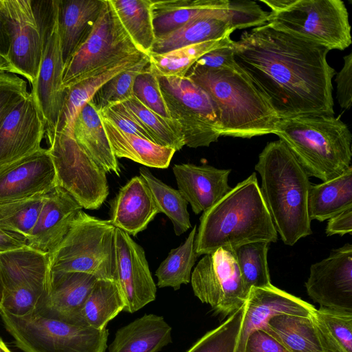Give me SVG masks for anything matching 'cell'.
Returning <instances> with one entry per match:
<instances>
[{
    "instance_id": "cell-7",
    "label": "cell",
    "mask_w": 352,
    "mask_h": 352,
    "mask_svg": "<svg viewBox=\"0 0 352 352\" xmlns=\"http://www.w3.org/2000/svg\"><path fill=\"white\" fill-rule=\"evenodd\" d=\"M116 228L78 212L62 241L48 255L51 272H80L116 280Z\"/></svg>"
},
{
    "instance_id": "cell-8",
    "label": "cell",
    "mask_w": 352,
    "mask_h": 352,
    "mask_svg": "<svg viewBox=\"0 0 352 352\" xmlns=\"http://www.w3.org/2000/svg\"><path fill=\"white\" fill-rule=\"evenodd\" d=\"M4 326L24 352H105L109 331L34 312L18 317L0 309Z\"/></svg>"
},
{
    "instance_id": "cell-57",
    "label": "cell",
    "mask_w": 352,
    "mask_h": 352,
    "mask_svg": "<svg viewBox=\"0 0 352 352\" xmlns=\"http://www.w3.org/2000/svg\"><path fill=\"white\" fill-rule=\"evenodd\" d=\"M0 352H12L0 338Z\"/></svg>"
},
{
    "instance_id": "cell-46",
    "label": "cell",
    "mask_w": 352,
    "mask_h": 352,
    "mask_svg": "<svg viewBox=\"0 0 352 352\" xmlns=\"http://www.w3.org/2000/svg\"><path fill=\"white\" fill-rule=\"evenodd\" d=\"M270 12L253 1H229L227 19L232 29L259 27L267 23Z\"/></svg>"
},
{
    "instance_id": "cell-45",
    "label": "cell",
    "mask_w": 352,
    "mask_h": 352,
    "mask_svg": "<svg viewBox=\"0 0 352 352\" xmlns=\"http://www.w3.org/2000/svg\"><path fill=\"white\" fill-rule=\"evenodd\" d=\"M133 96L158 115L171 118L163 97L157 76L148 66L135 78Z\"/></svg>"
},
{
    "instance_id": "cell-39",
    "label": "cell",
    "mask_w": 352,
    "mask_h": 352,
    "mask_svg": "<svg viewBox=\"0 0 352 352\" xmlns=\"http://www.w3.org/2000/svg\"><path fill=\"white\" fill-rule=\"evenodd\" d=\"M160 212L171 221L175 234L180 236L191 228L188 202L179 190L174 189L155 177L147 168H140Z\"/></svg>"
},
{
    "instance_id": "cell-49",
    "label": "cell",
    "mask_w": 352,
    "mask_h": 352,
    "mask_svg": "<svg viewBox=\"0 0 352 352\" xmlns=\"http://www.w3.org/2000/svg\"><path fill=\"white\" fill-rule=\"evenodd\" d=\"M234 41L232 44L214 49L199 58L193 67L205 69H219L236 65Z\"/></svg>"
},
{
    "instance_id": "cell-18",
    "label": "cell",
    "mask_w": 352,
    "mask_h": 352,
    "mask_svg": "<svg viewBox=\"0 0 352 352\" xmlns=\"http://www.w3.org/2000/svg\"><path fill=\"white\" fill-rule=\"evenodd\" d=\"M48 149L0 165V204L45 195L57 186Z\"/></svg>"
},
{
    "instance_id": "cell-50",
    "label": "cell",
    "mask_w": 352,
    "mask_h": 352,
    "mask_svg": "<svg viewBox=\"0 0 352 352\" xmlns=\"http://www.w3.org/2000/svg\"><path fill=\"white\" fill-rule=\"evenodd\" d=\"M337 99L340 106L350 109L352 103V53L344 56V65L336 74Z\"/></svg>"
},
{
    "instance_id": "cell-55",
    "label": "cell",
    "mask_w": 352,
    "mask_h": 352,
    "mask_svg": "<svg viewBox=\"0 0 352 352\" xmlns=\"http://www.w3.org/2000/svg\"><path fill=\"white\" fill-rule=\"evenodd\" d=\"M3 284L1 278V269H0V309L1 308L3 298Z\"/></svg>"
},
{
    "instance_id": "cell-5",
    "label": "cell",
    "mask_w": 352,
    "mask_h": 352,
    "mask_svg": "<svg viewBox=\"0 0 352 352\" xmlns=\"http://www.w3.org/2000/svg\"><path fill=\"white\" fill-rule=\"evenodd\" d=\"M274 134L287 144L309 177L326 182L351 166V133L334 116L281 118Z\"/></svg>"
},
{
    "instance_id": "cell-48",
    "label": "cell",
    "mask_w": 352,
    "mask_h": 352,
    "mask_svg": "<svg viewBox=\"0 0 352 352\" xmlns=\"http://www.w3.org/2000/svg\"><path fill=\"white\" fill-rule=\"evenodd\" d=\"M98 113L120 131L138 135L153 142L148 133L125 113L120 103L98 110Z\"/></svg>"
},
{
    "instance_id": "cell-47",
    "label": "cell",
    "mask_w": 352,
    "mask_h": 352,
    "mask_svg": "<svg viewBox=\"0 0 352 352\" xmlns=\"http://www.w3.org/2000/svg\"><path fill=\"white\" fill-rule=\"evenodd\" d=\"M29 94L25 80L13 73L0 72V124Z\"/></svg>"
},
{
    "instance_id": "cell-43",
    "label": "cell",
    "mask_w": 352,
    "mask_h": 352,
    "mask_svg": "<svg viewBox=\"0 0 352 352\" xmlns=\"http://www.w3.org/2000/svg\"><path fill=\"white\" fill-rule=\"evenodd\" d=\"M244 305L221 324L206 333L186 352H235Z\"/></svg>"
},
{
    "instance_id": "cell-27",
    "label": "cell",
    "mask_w": 352,
    "mask_h": 352,
    "mask_svg": "<svg viewBox=\"0 0 352 352\" xmlns=\"http://www.w3.org/2000/svg\"><path fill=\"white\" fill-rule=\"evenodd\" d=\"M171 331L162 316L144 314L116 331L109 352H158L172 342Z\"/></svg>"
},
{
    "instance_id": "cell-37",
    "label": "cell",
    "mask_w": 352,
    "mask_h": 352,
    "mask_svg": "<svg viewBox=\"0 0 352 352\" xmlns=\"http://www.w3.org/2000/svg\"><path fill=\"white\" fill-rule=\"evenodd\" d=\"M230 36L208 41L174 50L155 54L150 52L148 67L156 75L184 77L197 60L207 52L233 43Z\"/></svg>"
},
{
    "instance_id": "cell-42",
    "label": "cell",
    "mask_w": 352,
    "mask_h": 352,
    "mask_svg": "<svg viewBox=\"0 0 352 352\" xmlns=\"http://www.w3.org/2000/svg\"><path fill=\"white\" fill-rule=\"evenodd\" d=\"M149 63L146 55L132 67L118 74L106 82L91 100L98 110L122 102L133 96V84L136 76Z\"/></svg>"
},
{
    "instance_id": "cell-14",
    "label": "cell",
    "mask_w": 352,
    "mask_h": 352,
    "mask_svg": "<svg viewBox=\"0 0 352 352\" xmlns=\"http://www.w3.org/2000/svg\"><path fill=\"white\" fill-rule=\"evenodd\" d=\"M190 283L194 294L223 316L235 312L248 298L230 248L204 254L192 272Z\"/></svg>"
},
{
    "instance_id": "cell-17",
    "label": "cell",
    "mask_w": 352,
    "mask_h": 352,
    "mask_svg": "<svg viewBox=\"0 0 352 352\" xmlns=\"http://www.w3.org/2000/svg\"><path fill=\"white\" fill-rule=\"evenodd\" d=\"M116 281L125 301L124 311L134 313L155 300L157 285L142 247L116 228Z\"/></svg>"
},
{
    "instance_id": "cell-40",
    "label": "cell",
    "mask_w": 352,
    "mask_h": 352,
    "mask_svg": "<svg viewBox=\"0 0 352 352\" xmlns=\"http://www.w3.org/2000/svg\"><path fill=\"white\" fill-rule=\"evenodd\" d=\"M270 243L255 241L230 248L248 295L252 287H266L272 285L267 259Z\"/></svg>"
},
{
    "instance_id": "cell-21",
    "label": "cell",
    "mask_w": 352,
    "mask_h": 352,
    "mask_svg": "<svg viewBox=\"0 0 352 352\" xmlns=\"http://www.w3.org/2000/svg\"><path fill=\"white\" fill-rule=\"evenodd\" d=\"M80 205L65 189L57 186L45 195L41 210L27 246L49 255L67 234Z\"/></svg>"
},
{
    "instance_id": "cell-25",
    "label": "cell",
    "mask_w": 352,
    "mask_h": 352,
    "mask_svg": "<svg viewBox=\"0 0 352 352\" xmlns=\"http://www.w3.org/2000/svg\"><path fill=\"white\" fill-rule=\"evenodd\" d=\"M104 0H58V23L65 64L91 32Z\"/></svg>"
},
{
    "instance_id": "cell-12",
    "label": "cell",
    "mask_w": 352,
    "mask_h": 352,
    "mask_svg": "<svg viewBox=\"0 0 352 352\" xmlns=\"http://www.w3.org/2000/svg\"><path fill=\"white\" fill-rule=\"evenodd\" d=\"M157 78L170 117L181 126L185 145L198 148L217 142L221 136L220 123L206 92L186 76Z\"/></svg>"
},
{
    "instance_id": "cell-34",
    "label": "cell",
    "mask_w": 352,
    "mask_h": 352,
    "mask_svg": "<svg viewBox=\"0 0 352 352\" xmlns=\"http://www.w3.org/2000/svg\"><path fill=\"white\" fill-rule=\"evenodd\" d=\"M125 307V301L116 280L97 279L80 311L82 322L94 329L107 324Z\"/></svg>"
},
{
    "instance_id": "cell-9",
    "label": "cell",
    "mask_w": 352,
    "mask_h": 352,
    "mask_svg": "<svg viewBox=\"0 0 352 352\" xmlns=\"http://www.w3.org/2000/svg\"><path fill=\"white\" fill-rule=\"evenodd\" d=\"M138 54H146L135 45L108 0H104L91 32L65 64L63 88L104 72Z\"/></svg>"
},
{
    "instance_id": "cell-30",
    "label": "cell",
    "mask_w": 352,
    "mask_h": 352,
    "mask_svg": "<svg viewBox=\"0 0 352 352\" xmlns=\"http://www.w3.org/2000/svg\"><path fill=\"white\" fill-rule=\"evenodd\" d=\"M102 123L116 158H127L148 167L166 168L175 153L136 135L123 132L100 116Z\"/></svg>"
},
{
    "instance_id": "cell-6",
    "label": "cell",
    "mask_w": 352,
    "mask_h": 352,
    "mask_svg": "<svg viewBox=\"0 0 352 352\" xmlns=\"http://www.w3.org/2000/svg\"><path fill=\"white\" fill-rule=\"evenodd\" d=\"M271 11L270 27L327 47L351 44L349 13L341 0H261Z\"/></svg>"
},
{
    "instance_id": "cell-4",
    "label": "cell",
    "mask_w": 352,
    "mask_h": 352,
    "mask_svg": "<svg viewBox=\"0 0 352 352\" xmlns=\"http://www.w3.org/2000/svg\"><path fill=\"white\" fill-rule=\"evenodd\" d=\"M186 76L210 98L221 135L250 138L274 133L280 118L237 65L219 69L192 66Z\"/></svg>"
},
{
    "instance_id": "cell-54",
    "label": "cell",
    "mask_w": 352,
    "mask_h": 352,
    "mask_svg": "<svg viewBox=\"0 0 352 352\" xmlns=\"http://www.w3.org/2000/svg\"><path fill=\"white\" fill-rule=\"evenodd\" d=\"M10 36L8 20L0 0V59L8 65ZM11 71V70H10Z\"/></svg>"
},
{
    "instance_id": "cell-19",
    "label": "cell",
    "mask_w": 352,
    "mask_h": 352,
    "mask_svg": "<svg viewBox=\"0 0 352 352\" xmlns=\"http://www.w3.org/2000/svg\"><path fill=\"white\" fill-rule=\"evenodd\" d=\"M44 135L45 127L42 115L30 93L0 124V165L39 150Z\"/></svg>"
},
{
    "instance_id": "cell-2",
    "label": "cell",
    "mask_w": 352,
    "mask_h": 352,
    "mask_svg": "<svg viewBox=\"0 0 352 352\" xmlns=\"http://www.w3.org/2000/svg\"><path fill=\"white\" fill-rule=\"evenodd\" d=\"M278 234L255 173L203 212L195 239L197 256L255 241L276 242Z\"/></svg>"
},
{
    "instance_id": "cell-36",
    "label": "cell",
    "mask_w": 352,
    "mask_h": 352,
    "mask_svg": "<svg viewBox=\"0 0 352 352\" xmlns=\"http://www.w3.org/2000/svg\"><path fill=\"white\" fill-rule=\"evenodd\" d=\"M120 104L125 113L148 133L154 143L176 151L185 145L181 126L175 120L158 115L134 96Z\"/></svg>"
},
{
    "instance_id": "cell-24",
    "label": "cell",
    "mask_w": 352,
    "mask_h": 352,
    "mask_svg": "<svg viewBox=\"0 0 352 352\" xmlns=\"http://www.w3.org/2000/svg\"><path fill=\"white\" fill-rule=\"evenodd\" d=\"M109 221L115 228L135 236L160 212L144 178L132 177L111 201Z\"/></svg>"
},
{
    "instance_id": "cell-10",
    "label": "cell",
    "mask_w": 352,
    "mask_h": 352,
    "mask_svg": "<svg viewBox=\"0 0 352 352\" xmlns=\"http://www.w3.org/2000/svg\"><path fill=\"white\" fill-rule=\"evenodd\" d=\"M31 1L42 32L43 52L37 78L30 93L42 115L48 140L57 131L65 96L58 0Z\"/></svg>"
},
{
    "instance_id": "cell-29",
    "label": "cell",
    "mask_w": 352,
    "mask_h": 352,
    "mask_svg": "<svg viewBox=\"0 0 352 352\" xmlns=\"http://www.w3.org/2000/svg\"><path fill=\"white\" fill-rule=\"evenodd\" d=\"M261 329L271 334L289 352H329L311 316L276 315Z\"/></svg>"
},
{
    "instance_id": "cell-33",
    "label": "cell",
    "mask_w": 352,
    "mask_h": 352,
    "mask_svg": "<svg viewBox=\"0 0 352 352\" xmlns=\"http://www.w3.org/2000/svg\"><path fill=\"white\" fill-rule=\"evenodd\" d=\"M352 206V166L342 175L311 184L307 201L310 220L324 221Z\"/></svg>"
},
{
    "instance_id": "cell-56",
    "label": "cell",
    "mask_w": 352,
    "mask_h": 352,
    "mask_svg": "<svg viewBox=\"0 0 352 352\" xmlns=\"http://www.w3.org/2000/svg\"><path fill=\"white\" fill-rule=\"evenodd\" d=\"M10 72L11 73L10 68L8 65V64H6V63H4L3 60H1L0 59V72Z\"/></svg>"
},
{
    "instance_id": "cell-1",
    "label": "cell",
    "mask_w": 352,
    "mask_h": 352,
    "mask_svg": "<svg viewBox=\"0 0 352 352\" xmlns=\"http://www.w3.org/2000/svg\"><path fill=\"white\" fill-rule=\"evenodd\" d=\"M330 50L269 25L234 41V59L277 116H334Z\"/></svg>"
},
{
    "instance_id": "cell-35",
    "label": "cell",
    "mask_w": 352,
    "mask_h": 352,
    "mask_svg": "<svg viewBox=\"0 0 352 352\" xmlns=\"http://www.w3.org/2000/svg\"><path fill=\"white\" fill-rule=\"evenodd\" d=\"M135 45L148 55L155 40L152 0H108Z\"/></svg>"
},
{
    "instance_id": "cell-28",
    "label": "cell",
    "mask_w": 352,
    "mask_h": 352,
    "mask_svg": "<svg viewBox=\"0 0 352 352\" xmlns=\"http://www.w3.org/2000/svg\"><path fill=\"white\" fill-rule=\"evenodd\" d=\"M72 135L78 144L104 170L120 176V170L101 118L93 101L88 102L76 116Z\"/></svg>"
},
{
    "instance_id": "cell-31",
    "label": "cell",
    "mask_w": 352,
    "mask_h": 352,
    "mask_svg": "<svg viewBox=\"0 0 352 352\" xmlns=\"http://www.w3.org/2000/svg\"><path fill=\"white\" fill-rule=\"evenodd\" d=\"M145 56L146 54L130 56L104 72L81 80L65 89V96L56 131L73 135L74 123L82 108L93 99L106 82L118 74L132 67Z\"/></svg>"
},
{
    "instance_id": "cell-13",
    "label": "cell",
    "mask_w": 352,
    "mask_h": 352,
    "mask_svg": "<svg viewBox=\"0 0 352 352\" xmlns=\"http://www.w3.org/2000/svg\"><path fill=\"white\" fill-rule=\"evenodd\" d=\"M3 284L2 309L18 317L36 312L48 295L50 267L48 257L26 250L1 264Z\"/></svg>"
},
{
    "instance_id": "cell-41",
    "label": "cell",
    "mask_w": 352,
    "mask_h": 352,
    "mask_svg": "<svg viewBox=\"0 0 352 352\" xmlns=\"http://www.w3.org/2000/svg\"><path fill=\"white\" fill-rule=\"evenodd\" d=\"M311 318L329 352H352V312L320 307Z\"/></svg>"
},
{
    "instance_id": "cell-26",
    "label": "cell",
    "mask_w": 352,
    "mask_h": 352,
    "mask_svg": "<svg viewBox=\"0 0 352 352\" xmlns=\"http://www.w3.org/2000/svg\"><path fill=\"white\" fill-rule=\"evenodd\" d=\"M228 0H152L155 37L201 18L227 17Z\"/></svg>"
},
{
    "instance_id": "cell-15",
    "label": "cell",
    "mask_w": 352,
    "mask_h": 352,
    "mask_svg": "<svg viewBox=\"0 0 352 352\" xmlns=\"http://www.w3.org/2000/svg\"><path fill=\"white\" fill-rule=\"evenodd\" d=\"M1 2L10 36L8 65L11 73L23 76L32 86L41 62L43 36L32 1Z\"/></svg>"
},
{
    "instance_id": "cell-23",
    "label": "cell",
    "mask_w": 352,
    "mask_h": 352,
    "mask_svg": "<svg viewBox=\"0 0 352 352\" xmlns=\"http://www.w3.org/2000/svg\"><path fill=\"white\" fill-rule=\"evenodd\" d=\"M173 171L178 190L197 214L208 210L232 188L228 185L230 169L180 164H175Z\"/></svg>"
},
{
    "instance_id": "cell-44",
    "label": "cell",
    "mask_w": 352,
    "mask_h": 352,
    "mask_svg": "<svg viewBox=\"0 0 352 352\" xmlns=\"http://www.w3.org/2000/svg\"><path fill=\"white\" fill-rule=\"evenodd\" d=\"M45 195L0 204L1 222L28 239L36 224Z\"/></svg>"
},
{
    "instance_id": "cell-38",
    "label": "cell",
    "mask_w": 352,
    "mask_h": 352,
    "mask_svg": "<svg viewBox=\"0 0 352 352\" xmlns=\"http://www.w3.org/2000/svg\"><path fill=\"white\" fill-rule=\"evenodd\" d=\"M196 233L195 225L184 243L172 249L160 263L155 271L158 287H169L177 290L182 284L190 282L192 269L198 257L195 250Z\"/></svg>"
},
{
    "instance_id": "cell-3",
    "label": "cell",
    "mask_w": 352,
    "mask_h": 352,
    "mask_svg": "<svg viewBox=\"0 0 352 352\" xmlns=\"http://www.w3.org/2000/svg\"><path fill=\"white\" fill-rule=\"evenodd\" d=\"M255 170L261 178V195L283 243L293 245L311 234L307 201L311 183L287 144L280 139L267 143Z\"/></svg>"
},
{
    "instance_id": "cell-20",
    "label": "cell",
    "mask_w": 352,
    "mask_h": 352,
    "mask_svg": "<svg viewBox=\"0 0 352 352\" xmlns=\"http://www.w3.org/2000/svg\"><path fill=\"white\" fill-rule=\"evenodd\" d=\"M315 309L311 304L272 285L252 287L244 303L235 352H243L248 335L263 327L272 317L280 314L311 316Z\"/></svg>"
},
{
    "instance_id": "cell-16",
    "label": "cell",
    "mask_w": 352,
    "mask_h": 352,
    "mask_svg": "<svg viewBox=\"0 0 352 352\" xmlns=\"http://www.w3.org/2000/svg\"><path fill=\"white\" fill-rule=\"evenodd\" d=\"M305 287L321 308L352 312L351 244L346 243L311 265Z\"/></svg>"
},
{
    "instance_id": "cell-11",
    "label": "cell",
    "mask_w": 352,
    "mask_h": 352,
    "mask_svg": "<svg viewBox=\"0 0 352 352\" xmlns=\"http://www.w3.org/2000/svg\"><path fill=\"white\" fill-rule=\"evenodd\" d=\"M47 142L57 185L82 208H99L109 195L107 172L85 153L73 135L56 131Z\"/></svg>"
},
{
    "instance_id": "cell-53",
    "label": "cell",
    "mask_w": 352,
    "mask_h": 352,
    "mask_svg": "<svg viewBox=\"0 0 352 352\" xmlns=\"http://www.w3.org/2000/svg\"><path fill=\"white\" fill-rule=\"evenodd\" d=\"M27 246V238L5 226L0 221V253Z\"/></svg>"
},
{
    "instance_id": "cell-51",
    "label": "cell",
    "mask_w": 352,
    "mask_h": 352,
    "mask_svg": "<svg viewBox=\"0 0 352 352\" xmlns=\"http://www.w3.org/2000/svg\"><path fill=\"white\" fill-rule=\"evenodd\" d=\"M243 352H289L275 338L258 329L248 336Z\"/></svg>"
},
{
    "instance_id": "cell-52",
    "label": "cell",
    "mask_w": 352,
    "mask_h": 352,
    "mask_svg": "<svg viewBox=\"0 0 352 352\" xmlns=\"http://www.w3.org/2000/svg\"><path fill=\"white\" fill-rule=\"evenodd\" d=\"M325 230L327 236L351 234L352 206L344 210L329 219Z\"/></svg>"
},
{
    "instance_id": "cell-32",
    "label": "cell",
    "mask_w": 352,
    "mask_h": 352,
    "mask_svg": "<svg viewBox=\"0 0 352 352\" xmlns=\"http://www.w3.org/2000/svg\"><path fill=\"white\" fill-rule=\"evenodd\" d=\"M234 32L227 17H206L190 21L155 37L151 52L166 53L175 49L230 36Z\"/></svg>"
},
{
    "instance_id": "cell-22",
    "label": "cell",
    "mask_w": 352,
    "mask_h": 352,
    "mask_svg": "<svg viewBox=\"0 0 352 352\" xmlns=\"http://www.w3.org/2000/svg\"><path fill=\"white\" fill-rule=\"evenodd\" d=\"M97 279L85 272L50 271L48 295L36 312L47 318L85 324L80 311Z\"/></svg>"
}]
</instances>
